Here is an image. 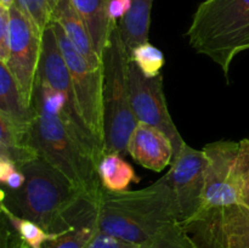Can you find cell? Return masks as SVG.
<instances>
[{
	"label": "cell",
	"mask_w": 249,
	"mask_h": 248,
	"mask_svg": "<svg viewBox=\"0 0 249 248\" xmlns=\"http://www.w3.org/2000/svg\"><path fill=\"white\" fill-rule=\"evenodd\" d=\"M18 168L26 181L18 190L0 187V207L39 224L49 232L67 229L72 218L70 211L88 195L40 156Z\"/></svg>",
	"instance_id": "obj_2"
},
{
	"label": "cell",
	"mask_w": 249,
	"mask_h": 248,
	"mask_svg": "<svg viewBox=\"0 0 249 248\" xmlns=\"http://www.w3.org/2000/svg\"><path fill=\"white\" fill-rule=\"evenodd\" d=\"M60 0H16L15 5L33 22L41 34L50 22Z\"/></svg>",
	"instance_id": "obj_23"
},
{
	"label": "cell",
	"mask_w": 249,
	"mask_h": 248,
	"mask_svg": "<svg viewBox=\"0 0 249 248\" xmlns=\"http://www.w3.org/2000/svg\"><path fill=\"white\" fill-rule=\"evenodd\" d=\"M72 80L78 108L85 125L105 152L104 66H94L73 46L60 24L51 21Z\"/></svg>",
	"instance_id": "obj_7"
},
{
	"label": "cell",
	"mask_w": 249,
	"mask_h": 248,
	"mask_svg": "<svg viewBox=\"0 0 249 248\" xmlns=\"http://www.w3.org/2000/svg\"><path fill=\"white\" fill-rule=\"evenodd\" d=\"M0 113L6 116L21 130L29 133L36 119L33 106L24 101L9 68L0 62Z\"/></svg>",
	"instance_id": "obj_16"
},
{
	"label": "cell",
	"mask_w": 249,
	"mask_h": 248,
	"mask_svg": "<svg viewBox=\"0 0 249 248\" xmlns=\"http://www.w3.org/2000/svg\"><path fill=\"white\" fill-rule=\"evenodd\" d=\"M208 158L203 150L184 142L174 155L170 169L164 175L177 197L180 223H185L198 212L206 186Z\"/></svg>",
	"instance_id": "obj_12"
},
{
	"label": "cell",
	"mask_w": 249,
	"mask_h": 248,
	"mask_svg": "<svg viewBox=\"0 0 249 248\" xmlns=\"http://www.w3.org/2000/svg\"><path fill=\"white\" fill-rule=\"evenodd\" d=\"M11 45V23L10 9L0 6V62L6 63Z\"/></svg>",
	"instance_id": "obj_24"
},
{
	"label": "cell",
	"mask_w": 249,
	"mask_h": 248,
	"mask_svg": "<svg viewBox=\"0 0 249 248\" xmlns=\"http://www.w3.org/2000/svg\"><path fill=\"white\" fill-rule=\"evenodd\" d=\"M15 1L16 0H0V6L5 7V9H10L15 4Z\"/></svg>",
	"instance_id": "obj_26"
},
{
	"label": "cell",
	"mask_w": 249,
	"mask_h": 248,
	"mask_svg": "<svg viewBox=\"0 0 249 248\" xmlns=\"http://www.w3.org/2000/svg\"><path fill=\"white\" fill-rule=\"evenodd\" d=\"M87 248H141V246L126 242V241L117 238L114 236L105 233L97 229L96 232L88 243Z\"/></svg>",
	"instance_id": "obj_25"
},
{
	"label": "cell",
	"mask_w": 249,
	"mask_h": 248,
	"mask_svg": "<svg viewBox=\"0 0 249 248\" xmlns=\"http://www.w3.org/2000/svg\"><path fill=\"white\" fill-rule=\"evenodd\" d=\"M126 155L141 167L153 172H162L172 164L175 150L170 139L160 129L139 123L129 138Z\"/></svg>",
	"instance_id": "obj_14"
},
{
	"label": "cell",
	"mask_w": 249,
	"mask_h": 248,
	"mask_svg": "<svg viewBox=\"0 0 249 248\" xmlns=\"http://www.w3.org/2000/svg\"><path fill=\"white\" fill-rule=\"evenodd\" d=\"M190 46L229 77L233 58L249 49V0H204L186 34Z\"/></svg>",
	"instance_id": "obj_4"
},
{
	"label": "cell",
	"mask_w": 249,
	"mask_h": 248,
	"mask_svg": "<svg viewBox=\"0 0 249 248\" xmlns=\"http://www.w3.org/2000/svg\"><path fill=\"white\" fill-rule=\"evenodd\" d=\"M10 56L4 65L16 80L24 101L29 106H33L34 88L43 48V34L15 4L10 7Z\"/></svg>",
	"instance_id": "obj_9"
},
{
	"label": "cell",
	"mask_w": 249,
	"mask_h": 248,
	"mask_svg": "<svg viewBox=\"0 0 249 248\" xmlns=\"http://www.w3.org/2000/svg\"><path fill=\"white\" fill-rule=\"evenodd\" d=\"M152 5L153 0H133L128 14L118 22L122 39L129 53L135 46L148 41Z\"/></svg>",
	"instance_id": "obj_19"
},
{
	"label": "cell",
	"mask_w": 249,
	"mask_h": 248,
	"mask_svg": "<svg viewBox=\"0 0 249 248\" xmlns=\"http://www.w3.org/2000/svg\"><path fill=\"white\" fill-rule=\"evenodd\" d=\"M84 21L92 44L102 58L109 33L113 27L108 16L109 0H70Z\"/></svg>",
	"instance_id": "obj_17"
},
{
	"label": "cell",
	"mask_w": 249,
	"mask_h": 248,
	"mask_svg": "<svg viewBox=\"0 0 249 248\" xmlns=\"http://www.w3.org/2000/svg\"><path fill=\"white\" fill-rule=\"evenodd\" d=\"M129 87L131 106L139 123H145L160 129L170 139L177 153L185 141L168 109L162 74L155 78H147L142 74L138 66L130 61Z\"/></svg>",
	"instance_id": "obj_11"
},
{
	"label": "cell",
	"mask_w": 249,
	"mask_h": 248,
	"mask_svg": "<svg viewBox=\"0 0 249 248\" xmlns=\"http://www.w3.org/2000/svg\"><path fill=\"white\" fill-rule=\"evenodd\" d=\"M141 248H199L180 221L163 229Z\"/></svg>",
	"instance_id": "obj_22"
},
{
	"label": "cell",
	"mask_w": 249,
	"mask_h": 248,
	"mask_svg": "<svg viewBox=\"0 0 249 248\" xmlns=\"http://www.w3.org/2000/svg\"><path fill=\"white\" fill-rule=\"evenodd\" d=\"M0 209H1V216L6 219L22 242L29 248H44L46 243L57 237L58 232H49L39 224L16 215L4 207H0Z\"/></svg>",
	"instance_id": "obj_20"
},
{
	"label": "cell",
	"mask_w": 249,
	"mask_h": 248,
	"mask_svg": "<svg viewBox=\"0 0 249 248\" xmlns=\"http://www.w3.org/2000/svg\"><path fill=\"white\" fill-rule=\"evenodd\" d=\"M53 21L60 24L73 46L91 65L104 66L102 58L95 50L91 36H90L84 21L70 0H60L55 12H53Z\"/></svg>",
	"instance_id": "obj_15"
},
{
	"label": "cell",
	"mask_w": 249,
	"mask_h": 248,
	"mask_svg": "<svg viewBox=\"0 0 249 248\" xmlns=\"http://www.w3.org/2000/svg\"><path fill=\"white\" fill-rule=\"evenodd\" d=\"M38 79L45 82L53 89L63 95L66 102H67L68 121L72 124L74 130L91 147V150L96 155L97 160L100 162L105 152L96 142L94 136L90 134L89 129L87 128L82 116H80L72 80H71L70 71H68L67 63L63 57L55 31L51 24H49L48 28L43 33V48H41L40 62H39Z\"/></svg>",
	"instance_id": "obj_10"
},
{
	"label": "cell",
	"mask_w": 249,
	"mask_h": 248,
	"mask_svg": "<svg viewBox=\"0 0 249 248\" xmlns=\"http://www.w3.org/2000/svg\"><path fill=\"white\" fill-rule=\"evenodd\" d=\"M180 221L177 197L163 175L136 191H105L97 203V228L117 238L143 246L163 229Z\"/></svg>",
	"instance_id": "obj_1"
},
{
	"label": "cell",
	"mask_w": 249,
	"mask_h": 248,
	"mask_svg": "<svg viewBox=\"0 0 249 248\" xmlns=\"http://www.w3.org/2000/svg\"><path fill=\"white\" fill-rule=\"evenodd\" d=\"M36 112L29 130V145L88 196L99 202L104 189L94 151L60 113Z\"/></svg>",
	"instance_id": "obj_3"
},
{
	"label": "cell",
	"mask_w": 249,
	"mask_h": 248,
	"mask_svg": "<svg viewBox=\"0 0 249 248\" xmlns=\"http://www.w3.org/2000/svg\"><path fill=\"white\" fill-rule=\"evenodd\" d=\"M97 203L94 198L85 196L74 207L71 224L58 232L55 240L44 248H87L94 233L97 231ZM1 248H29L17 236L6 219L1 216Z\"/></svg>",
	"instance_id": "obj_13"
},
{
	"label": "cell",
	"mask_w": 249,
	"mask_h": 248,
	"mask_svg": "<svg viewBox=\"0 0 249 248\" xmlns=\"http://www.w3.org/2000/svg\"><path fill=\"white\" fill-rule=\"evenodd\" d=\"M208 158L206 186L198 212L185 223L189 233L215 220L226 208L240 201L243 186L238 156L240 141H215L203 147Z\"/></svg>",
	"instance_id": "obj_6"
},
{
	"label": "cell",
	"mask_w": 249,
	"mask_h": 248,
	"mask_svg": "<svg viewBox=\"0 0 249 248\" xmlns=\"http://www.w3.org/2000/svg\"><path fill=\"white\" fill-rule=\"evenodd\" d=\"M238 163L245 177L240 201L190 233L199 248H249V139L240 141Z\"/></svg>",
	"instance_id": "obj_8"
},
{
	"label": "cell",
	"mask_w": 249,
	"mask_h": 248,
	"mask_svg": "<svg viewBox=\"0 0 249 248\" xmlns=\"http://www.w3.org/2000/svg\"><path fill=\"white\" fill-rule=\"evenodd\" d=\"M97 174L102 189L112 194L126 191L133 182L140 181V177L121 153H105L97 163Z\"/></svg>",
	"instance_id": "obj_18"
},
{
	"label": "cell",
	"mask_w": 249,
	"mask_h": 248,
	"mask_svg": "<svg viewBox=\"0 0 249 248\" xmlns=\"http://www.w3.org/2000/svg\"><path fill=\"white\" fill-rule=\"evenodd\" d=\"M102 63L105 153L126 155L129 138L139 121L134 113L130 99V53L122 39L118 23L112 27L102 55Z\"/></svg>",
	"instance_id": "obj_5"
},
{
	"label": "cell",
	"mask_w": 249,
	"mask_h": 248,
	"mask_svg": "<svg viewBox=\"0 0 249 248\" xmlns=\"http://www.w3.org/2000/svg\"><path fill=\"white\" fill-rule=\"evenodd\" d=\"M130 61L138 66L139 70L147 78H155L160 74V70L164 66V55L162 51L150 41L135 46L130 51Z\"/></svg>",
	"instance_id": "obj_21"
}]
</instances>
